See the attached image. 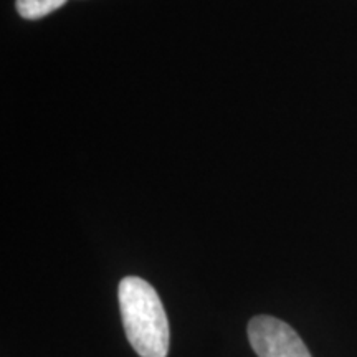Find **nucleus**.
I'll list each match as a JSON object with an SVG mask.
<instances>
[{
  "label": "nucleus",
  "instance_id": "1",
  "mask_svg": "<svg viewBox=\"0 0 357 357\" xmlns=\"http://www.w3.org/2000/svg\"><path fill=\"white\" fill-rule=\"evenodd\" d=\"M126 336L141 357H167L169 323L155 289L139 276H126L118 288Z\"/></svg>",
  "mask_w": 357,
  "mask_h": 357
},
{
  "label": "nucleus",
  "instance_id": "2",
  "mask_svg": "<svg viewBox=\"0 0 357 357\" xmlns=\"http://www.w3.org/2000/svg\"><path fill=\"white\" fill-rule=\"evenodd\" d=\"M248 339L258 357H311L291 326L273 316H255L250 321Z\"/></svg>",
  "mask_w": 357,
  "mask_h": 357
},
{
  "label": "nucleus",
  "instance_id": "3",
  "mask_svg": "<svg viewBox=\"0 0 357 357\" xmlns=\"http://www.w3.org/2000/svg\"><path fill=\"white\" fill-rule=\"evenodd\" d=\"M66 0H15L17 12L25 20H38L63 7Z\"/></svg>",
  "mask_w": 357,
  "mask_h": 357
}]
</instances>
